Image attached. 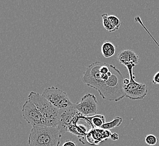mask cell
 <instances>
[{
    "label": "cell",
    "instance_id": "2",
    "mask_svg": "<svg viewBox=\"0 0 159 146\" xmlns=\"http://www.w3.org/2000/svg\"><path fill=\"white\" fill-rule=\"evenodd\" d=\"M28 98L40 111L50 127L58 128L60 109L52 105L42 94L36 92H31Z\"/></svg>",
    "mask_w": 159,
    "mask_h": 146
},
{
    "label": "cell",
    "instance_id": "13",
    "mask_svg": "<svg viewBox=\"0 0 159 146\" xmlns=\"http://www.w3.org/2000/svg\"><path fill=\"white\" fill-rule=\"evenodd\" d=\"M102 18L103 20V25L104 28L107 31L110 32H113L115 31H117L116 29L113 27V25L111 23L110 21L108 19V15L107 13H104L102 14Z\"/></svg>",
    "mask_w": 159,
    "mask_h": 146
},
{
    "label": "cell",
    "instance_id": "9",
    "mask_svg": "<svg viewBox=\"0 0 159 146\" xmlns=\"http://www.w3.org/2000/svg\"><path fill=\"white\" fill-rule=\"evenodd\" d=\"M117 60L125 67L129 65L136 66L140 61L139 56L130 49H125L120 52L117 55Z\"/></svg>",
    "mask_w": 159,
    "mask_h": 146
},
{
    "label": "cell",
    "instance_id": "15",
    "mask_svg": "<svg viewBox=\"0 0 159 146\" xmlns=\"http://www.w3.org/2000/svg\"><path fill=\"white\" fill-rule=\"evenodd\" d=\"M108 19L110 21L111 23L113 25V27L115 28L116 30H118L121 24V23L120 20L116 16L110 15L108 16Z\"/></svg>",
    "mask_w": 159,
    "mask_h": 146
},
{
    "label": "cell",
    "instance_id": "3",
    "mask_svg": "<svg viewBox=\"0 0 159 146\" xmlns=\"http://www.w3.org/2000/svg\"><path fill=\"white\" fill-rule=\"evenodd\" d=\"M135 65H129L126 67L128 70L130 81L128 84L124 85V90L125 96L130 100H143L148 93V87L145 84L137 82L135 79V76L133 73V68Z\"/></svg>",
    "mask_w": 159,
    "mask_h": 146
},
{
    "label": "cell",
    "instance_id": "8",
    "mask_svg": "<svg viewBox=\"0 0 159 146\" xmlns=\"http://www.w3.org/2000/svg\"><path fill=\"white\" fill-rule=\"evenodd\" d=\"M111 134L109 130L102 128H92L86 134V140L91 144H99L101 142L110 138Z\"/></svg>",
    "mask_w": 159,
    "mask_h": 146
},
{
    "label": "cell",
    "instance_id": "16",
    "mask_svg": "<svg viewBox=\"0 0 159 146\" xmlns=\"http://www.w3.org/2000/svg\"><path fill=\"white\" fill-rule=\"evenodd\" d=\"M152 83L159 85V71L154 75L152 79Z\"/></svg>",
    "mask_w": 159,
    "mask_h": 146
},
{
    "label": "cell",
    "instance_id": "19",
    "mask_svg": "<svg viewBox=\"0 0 159 146\" xmlns=\"http://www.w3.org/2000/svg\"><path fill=\"white\" fill-rule=\"evenodd\" d=\"M144 29L146 30V31H147V33H148V34L150 35V36H151V38L153 39V40H154V41H155V42L156 43V44L158 45V46L159 47V44L157 42V41H156V40H155V38H153V36L151 35V34L150 33V32H149V31H148V29H147V28H144Z\"/></svg>",
    "mask_w": 159,
    "mask_h": 146
},
{
    "label": "cell",
    "instance_id": "12",
    "mask_svg": "<svg viewBox=\"0 0 159 146\" xmlns=\"http://www.w3.org/2000/svg\"><path fill=\"white\" fill-rule=\"evenodd\" d=\"M122 121H123V119L121 117L116 116L111 122H106V124H104L101 128L105 130H110L111 129L119 127L120 125L122 124Z\"/></svg>",
    "mask_w": 159,
    "mask_h": 146
},
{
    "label": "cell",
    "instance_id": "6",
    "mask_svg": "<svg viewBox=\"0 0 159 146\" xmlns=\"http://www.w3.org/2000/svg\"><path fill=\"white\" fill-rule=\"evenodd\" d=\"M80 114H81L77 111L75 104L67 108L59 110L58 128L60 129L62 134L68 132L74 120Z\"/></svg>",
    "mask_w": 159,
    "mask_h": 146
},
{
    "label": "cell",
    "instance_id": "5",
    "mask_svg": "<svg viewBox=\"0 0 159 146\" xmlns=\"http://www.w3.org/2000/svg\"><path fill=\"white\" fill-rule=\"evenodd\" d=\"M42 95L59 109L67 108L73 104L66 92L54 86L45 89Z\"/></svg>",
    "mask_w": 159,
    "mask_h": 146
},
{
    "label": "cell",
    "instance_id": "4",
    "mask_svg": "<svg viewBox=\"0 0 159 146\" xmlns=\"http://www.w3.org/2000/svg\"><path fill=\"white\" fill-rule=\"evenodd\" d=\"M22 116L28 124L33 127H50L37 107L30 100L23 105Z\"/></svg>",
    "mask_w": 159,
    "mask_h": 146
},
{
    "label": "cell",
    "instance_id": "18",
    "mask_svg": "<svg viewBox=\"0 0 159 146\" xmlns=\"http://www.w3.org/2000/svg\"><path fill=\"white\" fill-rule=\"evenodd\" d=\"M110 139L111 140H114V141L119 140V134L116 133H112L111 135Z\"/></svg>",
    "mask_w": 159,
    "mask_h": 146
},
{
    "label": "cell",
    "instance_id": "10",
    "mask_svg": "<svg viewBox=\"0 0 159 146\" xmlns=\"http://www.w3.org/2000/svg\"><path fill=\"white\" fill-rule=\"evenodd\" d=\"M84 118L90 124L92 128H101L104 124L106 123L104 116L102 115H95L93 116H84Z\"/></svg>",
    "mask_w": 159,
    "mask_h": 146
},
{
    "label": "cell",
    "instance_id": "1",
    "mask_svg": "<svg viewBox=\"0 0 159 146\" xmlns=\"http://www.w3.org/2000/svg\"><path fill=\"white\" fill-rule=\"evenodd\" d=\"M62 133L52 127H33L28 137L29 146H59Z\"/></svg>",
    "mask_w": 159,
    "mask_h": 146
},
{
    "label": "cell",
    "instance_id": "11",
    "mask_svg": "<svg viewBox=\"0 0 159 146\" xmlns=\"http://www.w3.org/2000/svg\"><path fill=\"white\" fill-rule=\"evenodd\" d=\"M101 51L105 58H111L116 53V46L110 42H105L102 46Z\"/></svg>",
    "mask_w": 159,
    "mask_h": 146
},
{
    "label": "cell",
    "instance_id": "14",
    "mask_svg": "<svg viewBox=\"0 0 159 146\" xmlns=\"http://www.w3.org/2000/svg\"><path fill=\"white\" fill-rule=\"evenodd\" d=\"M145 142L148 146H155L157 143V138L153 134H148L145 137Z\"/></svg>",
    "mask_w": 159,
    "mask_h": 146
},
{
    "label": "cell",
    "instance_id": "7",
    "mask_svg": "<svg viewBox=\"0 0 159 146\" xmlns=\"http://www.w3.org/2000/svg\"><path fill=\"white\" fill-rule=\"evenodd\" d=\"M75 105L77 111L84 116L95 114L97 112L98 101L94 94H85L81 98L80 102Z\"/></svg>",
    "mask_w": 159,
    "mask_h": 146
},
{
    "label": "cell",
    "instance_id": "17",
    "mask_svg": "<svg viewBox=\"0 0 159 146\" xmlns=\"http://www.w3.org/2000/svg\"><path fill=\"white\" fill-rule=\"evenodd\" d=\"M62 146H77L76 144L74 142L70 141V140H67L66 142L63 143Z\"/></svg>",
    "mask_w": 159,
    "mask_h": 146
}]
</instances>
